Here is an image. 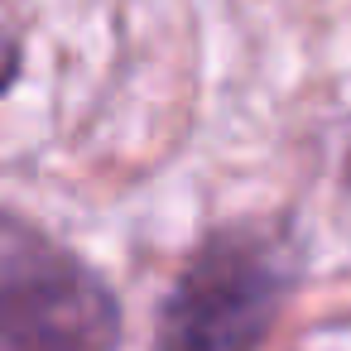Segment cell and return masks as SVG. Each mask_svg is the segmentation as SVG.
<instances>
[{
	"instance_id": "1",
	"label": "cell",
	"mask_w": 351,
	"mask_h": 351,
	"mask_svg": "<svg viewBox=\"0 0 351 351\" xmlns=\"http://www.w3.org/2000/svg\"><path fill=\"white\" fill-rule=\"evenodd\" d=\"M303 269L284 217H236L197 236L154 313V351H260Z\"/></svg>"
},
{
	"instance_id": "2",
	"label": "cell",
	"mask_w": 351,
	"mask_h": 351,
	"mask_svg": "<svg viewBox=\"0 0 351 351\" xmlns=\"http://www.w3.org/2000/svg\"><path fill=\"white\" fill-rule=\"evenodd\" d=\"M111 279L25 217L0 212V351H121Z\"/></svg>"
},
{
	"instance_id": "3",
	"label": "cell",
	"mask_w": 351,
	"mask_h": 351,
	"mask_svg": "<svg viewBox=\"0 0 351 351\" xmlns=\"http://www.w3.org/2000/svg\"><path fill=\"white\" fill-rule=\"evenodd\" d=\"M20 77H25V44L10 29H0V101L15 92Z\"/></svg>"
}]
</instances>
